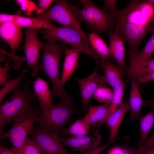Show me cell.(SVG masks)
Instances as JSON below:
<instances>
[{
	"mask_svg": "<svg viewBox=\"0 0 154 154\" xmlns=\"http://www.w3.org/2000/svg\"><path fill=\"white\" fill-rule=\"evenodd\" d=\"M114 17L116 27L130 47L128 52L137 53L144 37L154 30V5L149 0H130Z\"/></svg>",
	"mask_w": 154,
	"mask_h": 154,
	"instance_id": "6da1fadb",
	"label": "cell"
},
{
	"mask_svg": "<svg viewBox=\"0 0 154 154\" xmlns=\"http://www.w3.org/2000/svg\"><path fill=\"white\" fill-rule=\"evenodd\" d=\"M42 49V55L39 65L38 71L44 72L48 77L53 87V97H57L61 101L72 105V97L66 92L62 86L59 74V64L61 56L67 49L64 43L58 44L57 41L47 40L43 43Z\"/></svg>",
	"mask_w": 154,
	"mask_h": 154,
	"instance_id": "7a4b0ae2",
	"label": "cell"
},
{
	"mask_svg": "<svg viewBox=\"0 0 154 154\" xmlns=\"http://www.w3.org/2000/svg\"><path fill=\"white\" fill-rule=\"evenodd\" d=\"M29 81L24 84L21 90H14L12 95L0 106V132L3 133L4 126L32 108L33 102L36 100L33 90L30 88Z\"/></svg>",
	"mask_w": 154,
	"mask_h": 154,
	"instance_id": "3957f363",
	"label": "cell"
},
{
	"mask_svg": "<svg viewBox=\"0 0 154 154\" xmlns=\"http://www.w3.org/2000/svg\"><path fill=\"white\" fill-rule=\"evenodd\" d=\"M83 4L79 9V17L81 23L88 26L94 33L99 35H110L116 29L114 15L103 9L99 8L90 0H80Z\"/></svg>",
	"mask_w": 154,
	"mask_h": 154,
	"instance_id": "277c9868",
	"label": "cell"
},
{
	"mask_svg": "<svg viewBox=\"0 0 154 154\" xmlns=\"http://www.w3.org/2000/svg\"><path fill=\"white\" fill-rule=\"evenodd\" d=\"M40 33L47 40L60 41L70 45L72 48L80 50L91 58L97 67L101 68L102 59L75 30L63 26H55L52 29L41 31Z\"/></svg>",
	"mask_w": 154,
	"mask_h": 154,
	"instance_id": "5b68a950",
	"label": "cell"
},
{
	"mask_svg": "<svg viewBox=\"0 0 154 154\" xmlns=\"http://www.w3.org/2000/svg\"><path fill=\"white\" fill-rule=\"evenodd\" d=\"M76 112L72 105L61 101L52 104L46 114L40 113L36 121L41 128L61 138L65 126Z\"/></svg>",
	"mask_w": 154,
	"mask_h": 154,
	"instance_id": "8992f818",
	"label": "cell"
},
{
	"mask_svg": "<svg viewBox=\"0 0 154 154\" xmlns=\"http://www.w3.org/2000/svg\"><path fill=\"white\" fill-rule=\"evenodd\" d=\"M40 111L39 107H33L19 116L13 121L9 130L0 134V139L8 140L15 150L21 147L35 128L34 123Z\"/></svg>",
	"mask_w": 154,
	"mask_h": 154,
	"instance_id": "52a82bcc",
	"label": "cell"
},
{
	"mask_svg": "<svg viewBox=\"0 0 154 154\" xmlns=\"http://www.w3.org/2000/svg\"><path fill=\"white\" fill-rule=\"evenodd\" d=\"M79 9L77 5H72L66 0H56L51 8L39 15L45 17L51 22L54 21L63 26L75 30L89 44L88 37L81 27Z\"/></svg>",
	"mask_w": 154,
	"mask_h": 154,
	"instance_id": "ba28073f",
	"label": "cell"
},
{
	"mask_svg": "<svg viewBox=\"0 0 154 154\" xmlns=\"http://www.w3.org/2000/svg\"><path fill=\"white\" fill-rule=\"evenodd\" d=\"M25 29V40L22 48L25 55L27 68L32 70V76L37 75L38 71L39 52L43 46L38 36L37 30L29 28Z\"/></svg>",
	"mask_w": 154,
	"mask_h": 154,
	"instance_id": "9c48e42d",
	"label": "cell"
},
{
	"mask_svg": "<svg viewBox=\"0 0 154 154\" xmlns=\"http://www.w3.org/2000/svg\"><path fill=\"white\" fill-rule=\"evenodd\" d=\"M43 154H72L63 147L61 138L40 127L35 128L30 134Z\"/></svg>",
	"mask_w": 154,
	"mask_h": 154,
	"instance_id": "30bf717a",
	"label": "cell"
},
{
	"mask_svg": "<svg viewBox=\"0 0 154 154\" xmlns=\"http://www.w3.org/2000/svg\"><path fill=\"white\" fill-rule=\"evenodd\" d=\"M77 81L84 108L88 106L91 98L97 88L106 84L103 76L98 72L96 68L88 76L83 78H77Z\"/></svg>",
	"mask_w": 154,
	"mask_h": 154,
	"instance_id": "8fae6325",
	"label": "cell"
},
{
	"mask_svg": "<svg viewBox=\"0 0 154 154\" xmlns=\"http://www.w3.org/2000/svg\"><path fill=\"white\" fill-rule=\"evenodd\" d=\"M61 144L68 145L73 151L83 152L88 149L99 147L101 138L98 133H94L90 136H70L60 139Z\"/></svg>",
	"mask_w": 154,
	"mask_h": 154,
	"instance_id": "7c38bea8",
	"label": "cell"
},
{
	"mask_svg": "<svg viewBox=\"0 0 154 154\" xmlns=\"http://www.w3.org/2000/svg\"><path fill=\"white\" fill-rule=\"evenodd\" d=\"M109 35V48L111 57L116 61L117 65L125 75L128 69L125 62V48L124 40L117 28Z\"/></svg>",
	"mask_w": 154,
	"mask_h": 154,
	"instance_id": "4fadbf2b",
	"label": "cell"
},
{
	"mask_svg": "<svg viewBox=\"0 0 154 154\" xmlns=\"http://www.w3.org/2000/svg\"><path fill=\"white\" fill-rule=\"evenodd\" d=\"M1 37L9 45L11 53L14 54L19 48V45L22 41V28L15 22H8L0 24Z\"/></svg>",
	"mask_w": 154,
	"mask_h": 154,
	"instance_id": "5bb4252c",
	"label": "cell"
},
{
	"mask_svg": "<svg viewBox=\"0 0 154 154\" xmlns=\"http://www.w3.org/2000/svg\"><path fill=\"white\" fill-rule=\"evenodd\" d=\"M33 90L38 98L41 114L45 115L52 104V90L49 88L48 82L37 75L33 83Z\"/></svg>",
	"mask_w": 154,
	"mask_h": 154,
	"instance_id": "9a60e30c",
	"label": "cell"
},
{
	"mask_svg": "<svg viewBox=\"0 0 154 154\" xmlns=\"http://www.w3.org/2000/svg\"><path fill=\"white\" fill-rule=\"evenodd\" d=\"M101 68L104 70L103 77L105 82L111 86L113 90L124 83L123 78L125 74L117 65L112 63L108 58L102 60Z\"/></svg>",
	"mask_w": 154,
	"mask_h": 154,
	"instance_id": "2e32d148",
	"label": "cell"
},
{
	"mask_svg": "<svg viewBox=\"0 0 154 154\" xmlns=\"http://www.w3.org/2000/svg\"><path fill=\"white\" fill-rule=\"evenodd\" d=\"M131 84L129 94V104L130 115V119L131 121L139 120L141 117V111L143 104L142 97L139 87L137 79H128Z\"/></svg>",
	"mask_w": 154,
	"mask_h": 154,
	"instance_id": "e0dca14e",
	"label": "cell"
},
{
	"mask_svg": "<svg viewBox=\"0 0 154 154\" xmlns=\"http://www.w3.org/2000/svg\"><path fill=\"white\" fill-rule=\"evenodd\" d=\"M79 50L72 48L66 50L60 83L64 87L66 82L69 81L78 65V60L80 53Z\"/></svg>",
	"mask_w": 154,
	"mask_h": 154,
	"instance_id": "ac0fdd59",
	"label": "cell"
},
{
	"mask_svg": "<svg viewBox=\"0 0 154 154\" xmlns=\"http://www.w3.org/2000/svg\"><path fill=\"white\" fill-rule=\"evenodd\" d=\"M130 110L129 101L122 102L118 109L108 118L107 123L110 130L108 142L112 144L115 141L125 115Z\"/></svg>",
	"mask_w": 154,
	"mask_h": 154,
	"instance_id": "d6986e66",
	"label": "cell"
},
{
	"mask_svg": "<svg viewBox=\"0 0 154 154\" xmlns=\"http://www.w3.org/2000/svg\"><path fill=\"white\" fill-rule=\"evenodd\" d=\"M15 22L22 28H29L36 30L42 29L50 30L55 26L49 19L41 15L35 18H30L17 14Z\"/></svg>",
	"mask_w": 154,
	"mask_h": 154,
	"instance_id": "ffe728a7",
	"label": "cell"
},
{
	"mask_svg": "<svg viewBox=\"0 0 154 154\" xmlns=\"http://www.w3.org/2000/svg\"><path fill=\"white\" fill-rule=\"evenodd\" d=\"M154 53V31L143 48L137 53H128L129 66L140 64L148 61L152 58Z\"/></svg>",
	"mask_w": 154,
	"mask_h": 154,
	"instance_id": "44dd1931",
	"label": "cell"
},
{
	"mask_svg": "<svg viewBox=\"0 0 154 154\" xmlns=\"http://www.w3.org/2000/svg\"><path fill=\"white\" fill-rule=\"evenodd\" d=\"M125 85L123 83L113 91V97L110 104L107 113L105 118L92 128L93 133H98L101 126L106 123L109 116L119 108L122 103Z\"/></svg>",
	"mask_w": 154,
	"mask_h": 154,
	"instance_id": "7402d4cb",
	"label": "cell"
},
{
	"mask_svg": "<svg viewBox=\"0 0 154 154\" xmlns=\"http://www.w3.org/2000/svg\"><path fill=\"white\" fill-rule=\"evenodd\" d=\"M110 102L96 106H90L88 111L84 118L92 129L102 120L107 113Z\"/></svg>",
	"mask_w": 154,
	"mask_h": 154,
	"instance_id": "603a6c76",
	"label": "cell"
},
{
	"mask_svg": "<svg viewBox=\"0 0 154 154\" xmlns=\"http://www.w3.org/2000/svg\"><path fill=\"white\" fill-rule=\"evenodd\" d=\"M88 38L90 46L101 59L111 57L109 47L99 35L92 31L89 34Z\"/></svg>",
	"mask_w": 154,
	"mask_h": 154,
	"instance_id": "cb8c5ba5",
	"label": "cell"
},
{
	"mask_svg": "<svg viewBox=\"0 0 154 154\" xmlns=\"http://www.w3.org/2000/svg\"><path fill=\"white\" fill-rule=\"evenodd\" d=\"M154 72V58L142 64L128 67L126 75L128 79L137 80Z\"/></svg>",
	"mask_w": 154,
	"mask_h": 154,
	"instance_id": "d4e9b609",
	"label": "cell"
},
{
	"mask_svg": "<svg viewBox=\"0 0 154 154\" xmlns=\"http://www.w3.org/2000/svg\"><path fill=\"white\" fill-rule=\"evenodd\" d=\"M140 129L138 146L143 144L147 140L149 133L154 124V110L141 117L139 120Z\"/></svg>",
	"mask_w": 154,
	"mask_h": 154,
	"instance_id": "484cf974",
	"label": "cell"
},
{
	"mask_svg": "<svg viewBox=\"0 0 154 154\" xmlns=\"http://www.w3.org/2000/svg\"><path fill=\"white\" fill-rule=\"evenodd\" d=\"M90 128L84 118L79 119L73 123L68 128L64 129L63 136L84 135L89 132Z\"/></svg>",
	"mask_w": 154,
	"mask_h": 154,
	"instance_id": "4316f807",
	"label": "cell"
},
{
	"mask_svg": "<svg viewBox=\"0 0 154 154\" xmlns=\"http://www.w3.org/2000/svg\"><path fill=\"white\" fill-rule=\"evenodd\" d=\"M28 70V68H25L22 73L17 78L13 80H9L0 90V106L5 96L11 90L19 88L20 81Z\"/></svg>",
	"mask_w": 154,
	"mask_h": 154,
	"instance_id": "83f0119b",
	"label": "cell"
},
{
	"mask_svg": "<svg viewBox=\"0 0 154 154\" xmlns=\"http://www.w3.org/2000/svg\"><path fill=\"white\" fill-rule=\"evenodd\" d=\"M94 98L100 103L104 104L110 102L113 97V91L111 88L102 85L97 88L94 92Z\"/></svg>",
	"mask_w": 154,
	"mask_h": 154,
	"instance_id": "f1b7e54d",
	"label": "cell"
},
{
	"mask_svg": "<svg viewBox=\"0 0 154 154\" xmlns=\"http://www.w3.org/2000/svg\"><path fill=\"white\" fill-rule=\"evenodd\" d=\"M15 150L18 154H43L37 145L29 138L22 147Z\"/></svg>",
	"mask_w": 154,
	"mask_h": 154,
	"instance_id": "f546056e",
	"label": "cell"
},
{
	"mask_svg": "<svg viewBox=\"0 0 154 154\" xmlns=\"http://www.w3.org/2000/svg\"><path fill=\"white\" fill-rule=\"evenodd\" d=\"M16 3L20 6L21 9L25 11L26 14L30 15L35 11H36L37 7L33 1L27 0H15Z\"/></svg>",
	"mask_w": 154,
	"mask_h": 154,
	"instance_id": "4dcf8cb0",
	"label": "cell"
},
{
	"mask_svg": "<svg viewBox=\"0 0 154 154\" xmlns=\"http://www.w3.org/2000/svg\"><path fill=\"white\" fill-rule=\"evenodd\" d=\"M12 64H10L8 61H6L4 66H0V85L4 86L7 82V79H10L8 74L9 70L10 69Z\"/></svg>",
	"mask_w": 154,
	"mask_h": 154,
	"instance_id": "1f68e13d",
	"label": "cell"
},
{
	"mask_svg": "<svg viewBox=\"0 0 154 154\" xmlns=\"http://www.w3.org/2000/svg\"><path fill=\"white\" fill-rule=\"evenodd\" d=\"M54 1L53 0H39L36 11L37 14L40 15L44 13L48 9V8Z\"/></svg>",
	"mask_w": 154,
	"mask_h": 154,
	"instance_id": "d6a6232c",
	"label": "cell"
},
{
	"mask_svg": "<svg viewBox=\"0 0 154 154\" xmlns=\"http://www.w3.org/2000/svg\"><path fill=\"white\" fill-rule=\"evenodd\" d=\"M116 0H104V5L102 9L114 15L119 10L116 6Z\"/></svg>",
	"mask_w": 154,
	"mask_h": 154,
	"instance_id": "836d02e7",
	"label": "cell"
},
{
	"mask_svg": "<svg viewBox=\"0 0 154 154\" xmlns=\"http://www.w3.org/2000/svg\"><path fill=\"white\" fill-rule=\"evenodd\" d=\"M154 148V133L150 137H149L146 141L141 145L138 146L135 151L138 153L144 150Z\"/></svg>",
	"mask_w": 154,
	"mask_h": 154,
	"instance_id": "e575fe53",
	"label": "cell"
},
{
	"mask_svg": "<svg viewBox=\"0 0 154 154\" xmlns=\"http://www.w3.org/2000/svg\"><path fill=\"white\" fill-rule=\"evenodd\" d=\"M111 144L107 142L104 145L98 147L88 149L81 154H99Z\"/></svg>",
	"mask_w": 154,
	"mask_h": 154,
	"instance_id": "d590c367",
	"label": "cell"
},
{
	"mask_svg": "<svg viewBox=\"0 0 154 154\" xmlns=\"http://www.w3.org/2000/svg\"><path fill=\"white\" fill-rule=\"evenodd\" d=\"M17 14L10 15L1 13L0 14V24L8 22H15Z\"/></svg>",
	"mask_w": 154,
	"mask_h": 154,
	"instance_id": "8d00e7d4",
	"label": "cell"
},
{
	"mask_svg": "<svg viewBox=\"0 0 154 154\" xmlns=\"http://www.w3.org/2000/svg\"><path fill=\"white\" fill-rule=\"evenodd\" d=\"M0 154H18V153L13 147L9 148L5 145H1L0 146Z\"/></svg>",
	"mask_w": 154,
	"mask_h": 154,
	"instance_id": "74e56055",
	"label": "cell"
},
{
	"mask_svg": "<svg viewBox=\"0 0 154 154\" xmlns=\"http://www.w3.org/2000/svg\"><path fill=\"white\" fill-rule=\"evenodd\" d=\"M137 80L139 84L154 81V72L142 77Z\"/></svg>",
	"mask_w": 154,
	"mask_h": 154,
	"instance_id": "f35d334b",
	"label": "cell"
},
{
	"mask_svg": "<svg viewBox=\"0 0 154 154\" xmlns=\"http://www.w3.org/2000/svg\"><path fill=\"white\" fill-rule=\"evenodd\" d=\"M144 154H154V148L144 150L141 151Z\"/></svg>",
	"mask_w": 154,
	"mask_h": 154,
	"instance_id": "ab89813d",
	"label": "cell"
},
{
	"mask_svg": "<svg viewBox=\"0 0 154 154\" xmlns=\"http://www.w3.org/2000/svg\"><path fill=\"white\" fill-rule=\"evenodd\" d=\"M145 106H152L153 107V109L154 110V101H151V100L145 101Z\"/></svg>",
	"mask_w": 154,
	"mask_h": 154,
	"instance_id": "60d3db41",
	"label": "cell"
},
{
	"mask_svg": "<svg viewBox=\"0 0 154 154\" xmlns=\"http://www.w3.org/2000/svg\"><path fill=\"white\" fill-rule=\"evenodd\" d=\"M134 154H144L142 152H140L138 153L135 152Z\"/></svg>",
	"mask_w": 154,
	"mask_h": 154,
	"instance_id": "b9f144b4",
	"label": "cell"
},
{
	"mask_svg": "<svg viewBox=\"0 0 154 154\" xmlns=\"http://www.w3.org/2000/svg\"><path fill=\"white\" fill-rule=\"evenodd\" d=\"M149 1L154 5V0H149Z\"/></svg>",
	"mask_w": 154,
	"mask_h": 154,
	"instance_id": "7bdbcfd3",
	"label": "cell"
},
{
	"mask_svg": "<svg viewBox=\"0 0 154 154\" xmlns=\"http://www.w3.org/2000/svg\"><path fill=\"white\" fill-rule=\"evenodd\" d=\"M151 100V101H154V99H153V100Z\"/></svg>",
	"mask_w": 154,
	"mask_h": 154,
	"instance_id": "ee69618b",
	"label": "cell"
}]
</instances>
